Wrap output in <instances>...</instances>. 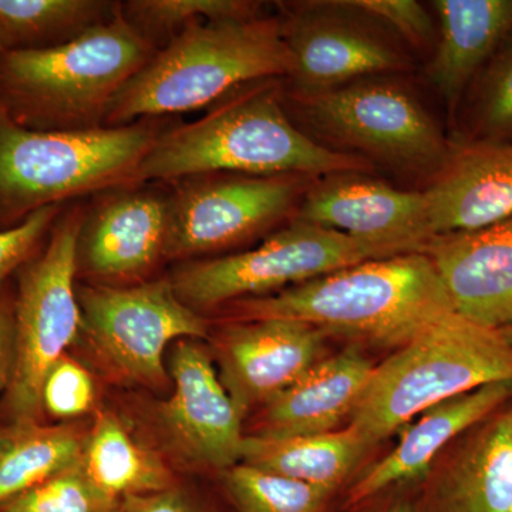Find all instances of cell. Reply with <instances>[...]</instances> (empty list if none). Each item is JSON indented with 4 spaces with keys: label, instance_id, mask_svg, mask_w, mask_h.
<instances>
[{
    "label": "cell",
    "instance_id": "cell-24",
    "mask_svg": "<svg viewBox=\"0 0 512 512\" xmlns=\"http://www.w3.org/2000/svg\"><path fill=\"white\" fill-rule=\"evenodd\" d=\"M80 467L103 493L121 501L177 484L170 468L138 443L116 413L100 412L84 437Z\"/></svg>",
    "mask_w": 512,
    "mask_h": 512
},
{
    "label": "cell",
    "instance_id": "cell-9",
    "mask_svg": "<svg viewBox=\"0 0 512 512\" xmlns=\"http://www.w3.org/2000/svg\"><path fill=\"white\" fill-rule=\"evenodd\" d=\"M84 214H64L50 229L45 251L20 272L15 306L12 373L5 392L10 421H40L43 380L82 333L74 279Z\"/></svg>",
    "mask_w": 512,
    "mask_h": 512
},
{
    "label": "cell",
    "instance_id": "cell-31",
    "mask_svg": "<svg viewBox=\"0 0 512 512\" xmlns=\"http://www.w3.org/2000/svg\"><path fill=\"white\" fill-rule=\"evenodd\" d=\"M40 403L42 412L55 419H77L93 409L96 384L89 370L66 353L47 372Z\"/></svg>",
    "mask_w": 512,
    "mask_h": 512
},
{
    "label": "cell",
    "instance_id": "cell-32",
    "mask_svg": "<svg viewBox=\"0 0 512 512\" xmlns=\"http://www.w3.org/2000/svg\"><path fill=\"white\" fill-rule=\"evenodd\" d=\"M350 3L384 28L394 29L410 45L419 49L436 46L433 16L421 3L414 0H350Z\"/></svg>",
    "mask_w": 512,
    "mask_h": 512
},
{
    "label": "cell",
    "instance_id": "cell-23",
    "mask_svg": "<svg viewBox=\"0 0 512 512\" xmlns=\"http://www.w3.org/2000/svg\"><path fill=\"white\" fill-rule=\"evenodd\" d=\"M372 446L352 427L306 436H245L241 463L342 493Z\"/></svg>",
    "mask_w": 512,
    "mask_h": 512
},
{
    "label": "cell",
    "instance_id": "cell-30",
    "mask_svg": "<svg viewBox=\"0 0 512 512\" xmlns=\"http://www.w3.org/2000/svg\"><path fill=\"white\" fill-rule=\"evenodd\" d=\"M119 503L92 483L79 461L0 505V512H117Z\"/></svg>",
    "mask_w": 512,
    "mask_h": 512
},
{
    "label": "cell",
    "instance_id": "cell-20",
    "mask_svg": "<svg viewBox=\"0 0 512 512\" xmlns=\"http://www.w3.org/2000/svg\"><path fill=\"white\" fill-rule=\"evenodd\" d=\"M511 399L512 382H497L434 404L400 430L399 443L389 454L350 483L342 495L340 511L393 488L419 483L451 441Z\"/></svg>",
    "mask_w": 512,
    "mask_h": 512
},
{
    "label": "cell",
    "instance_id": "cell-1",
    "mask_svg": "<svg viewBox=\"0 0 512 512\" xmlns=\"http://www.w3.org/2000/svg\"><path fill=\"white\" fill-rule=\"evenodd\" d=\"M281 79L244 84L212 104L202 119L160 133L138 168L137 183L210 174L372 173L363 158L333 150L299 130L284 107Z\"/></svg>",
    "mask_w": 512,
    "mask_h": 512
},
{
    "label": "cell",
    "instance_id": "cell-2",
    "mask_svg": "<svg viewBox=\"0 0 512 512\" xmlns=\"http://www.w3.org/2000/svg\"><path fill=\"white\" fill-rule=\"evenodd\" d=\"M457 312L424 252L370 259L291 288L242 299L234 320L293 319L348 336L356 345L399 349Z\"/></svg>",
    "mask_w": 512,
    "mask_h": 512
},
{
    "label": "cell",
    "instance_id": "cell-6",
    "mask_svg": "<svg viewBox=\"0 0 512 512\" xmlns=\"http://www.w3.org/2000/svg\"><path fill=\"white\" fill-rule=\"evenodd\" d=\"M160 131L146 121L90 130L39 131L20 126L0 103V222L109 188L137 184Z\"/></svg>",
    "mask_w": 512,
    "mask_h": 512
},
{
    "label": "cell",
    "instance_id": "cell-26",
    "mask_svg": "<svg viewBox=\"0 0 512 512\" xmlns=\"http://www.w3.org/2000/svg\"><path fill=\"white\" fill-rule=\"evenodd\" d=\"M119 9L104 0H0V43L5 50L64 45Z\"/></svg>",
    "mask_w": 512,
    "mask_h": 512
},
{
    "label": "cell",
    "instance_id": "cell-34",
    "mask_svg": "<svg viewBox=\"0 0 512 512\" xmlns=\"http://www.w3.org/2000/svg\"><path fill=\"white\" fill-rule=\"evenodd\" d=\"M117 512H217L197 494L175 484L160 493L121 500Z\"/></svg>",
    "mask_w": 512,
    "mask_h": 512
},
{
    "label": "cell",
    "instance_id": "cell-28",
    "mask_svg": "<svg viewBox=\"0 0 512 512\" xmlns=\"http://www.w3.org/2000/svg\"><path fill=\"white\" fill-rule=\"evenodd\" d=\"M264 3L251 0H130L120 5L124 19L151 45H167L198 22H237L261 18Z\"/></svg>",
    "mask_w": 512,
    "mask_h": 512
},
{
    "label": "cell",
    "instance_id": "cell-12",
    "mask_svg": "<svg viewBox=\"0 0 512 512\" xmlns=\"http://www.w3.org/2000/svg\"><path fill=\"white\" fill-rule=\"evenodd\" d=\"M279 20L293 59L289 92H322L412 67L380 23L350 0L292 3Z\"/></svg>",
    "mask_w": 512,
    "mask_h": 512
},
{
    "label": "cell",
    "instance_id": "cell-4",
    "mask_svg": "<svg viewBox=\"0 0 512 512\" xmlns=\"http://www.w3.org/2000/svg\"><path fill=\"white\" fill-rule=\"evenodd\" d=\"M292 70L279 18L194 23L123 87L104 127L202 109L244 84L288 79Z\"/></svg>",
    "mask_w": 512,
    "mask_h": 512
},
{
    "label": "cell",
    "instance_id": "cell-11",
    "mask_svg": "<svg viewBox=\"0 0 512 512\" xmlns=\"http://www.w3.org/2000/svg\"><path fill=\"white\" fill-rule=\"evenodd\" d=\"M312 180L242 174L185 178L168 197L164 258H194L244 244L293 217Z\"/></svg>",
    "mask_w": 512,
    "mask_h": 512
},
{
    "label": "cell",
    "instance_id": "cell-21",
    "mask_svg": "<svg viewBox=\"0 0 512 512\" xmlns=\"http://www.w3.org/2000/svg\"><path fill=\"white\" fill-rule=\"evenodd\" d=\"M353 343L316 363L309 372L262 406L258 436L329 433L350 417L375 370V363Z\"/></svg>",
    "mask_w": 512,
    "mask_h": 512
},
{
    "label": "cell",
    "instance_id": "cell-36",
    "mask_svg": "<svg viewBox=\"0 0 512 512\" xmlns=\"http://www.w3.org/2000/svg\"><path fill=\"white\" fill-rule=\"evenodd\" d=\"M343 512H414L413 493H402V491L390 493L389 490Z\"/></svg>",
    "mask_w": 512,
    "mask_h": 512
},
{
    "label": "cell",
    "instance_id": "cell-29",
    "mask_svg": "<svg viewBox=\"0 0 512 512\" xmlns=\"http://www.w3.org/2000/svg\"><path fill=\"white\" fill-rule=\"evenodd\" d=\"M460 110L458 137L512 141V29L471 84Z\"/></svg>",
    "mask_w": 512,
    "mask_h": 512
},
{
    "label": "cell",
    "instance_id": "cell-37",
    "mask_svg": "<svg viewBox=\"0 0 512 512\" xmlns=\"http://www.w3.org/2000/svg\"><path fill=\"white\" fill-rule=\"evenodd\" d=\"M498 332H500L501 336H503V338L512 345V323L511 325L504 326V328L498 329Z\"/></svg>",
    "mask_w": 512,
    "mask_h": 512
},
{
    "label": "cell",
    "instance_id": "cell-33",
    "mask_svg": "<svg viewBox=\"0 0 512 512\" xmlns=\"http://www.w3.org/2000/svg\"><path fill=\"white\" fill-rule=\"evenodd\" d=\"M59 214L60 205H52L32 212L13 227L0 229V286L10 274L30 261V256L55 225Z\"/></svg>",
    "mask_w": 512,
    "mask_h": 512
},
{
    "label": "cell",
    "instance_id": "cell-16",
    "mask_svg": "<svg viewBox=\"0 0 512 512\" xmlns=\"http://www.w3.org/2000/svg\"><path fill=\"white\" fill-rule=\"evenodd\" d=\"M292 218L407 252H423L433 238L423 191L399 190L363 171L315 178Z\"/></svg>",
    "mask_w": 512,
    "mask_h": 512
},
{
    "label": "cell",
    "instance_id": "cell-17",
    "mask_svg": "<svg viewBox=\"0 0 512 512\" xmlns=\"http://www.w3.org/2000/svg\"><path fill=\"white\" fill-rule=\"evenodd\" d=\"M431 237L471 232L512 217V141L451 140L446 163L423 190Z\"/></svg>",
    "mask_w": 512,
    "mask_h": 512
},
{
    "label": "cell",
    "instance_id": "cell-22",
    "mask_svg": "<svg viewBox=\"0 0 512 512\" xmlns=\"http://www.w3.org/2000/svg\"><path fill=\"white\" fill-rule=\"evenodd\" d=\"M437 42L429 79L456 114L485 64L512 29V0H436Z\"/></svg>",
    "mask_w": 512,
    "mask_h": 512
},
{
    "label": "cell",
    "instance_id": "cell-38",
    "mask_svg": "<svg viewBox=\"0 0 512 512\" xmlns=\"http://www.w3.org/2000/svg\"><path fill=\"white\" fill-rule=\"evenodd\" d=\"M3 52H5V49H3L2 43H0V55H2Z\"/></svg>",
    "mask_w": 512,
    "mask_h": 512
},
{
    "label": "cell",
    "instance_id": "cell-25",
    "mask_svg": "<svg viewBox=\"0 0 512 512\" xmlns=\"http://www.w3.org/2000/svg\"><path fill=\"white\" fill-rule=\"evenodd\" d=\"M84 437L73 424L10 421L0 427V505L76 466Z\"/></svg>",
    "mask_w": 512,
    "mask_h": 512
},
{
    "label": "cell",
    "instance_id": "cell-15",
    "mask_svg": "<svg viewBox=\"0 0 512 512\" xmlns=\"http://www.w3.org/2000/svg\"><path fill=\"white\" fill-rule=\"evenodd\" d=\"M413 505L414 512H512V399L444 448Z\"/></svg>",
    "mask_w": 512,
    "mask_h": 512
},
{
    "label": "cell",
    "instance_id": "cell-18",
    "mask_svg": "<svg viewBox=\"0 0 512 512\" xmlns=\"http://www.w3.org/2000/svg\"><path fill=\"white\" fill-rule=\"evenodd\" d=\"M167 201L156 192L117 191L84 214L77 272L111 282L140 278L164 258Z\"/></svg>",
    "mask_w": 512,
    "mask_h": 512
},
{
    "label": "cell",
    "instance_id": "cell-27",
    "mask_svg": "<svg viewBox=\"0 0 512 512\" xmlns=\"http://www.w3.org/2000/svg\"><path fill=\"white\" fill-rule=\"evenodd\" d=\"M234 512H335L339 494L245 463L221 473Z\"/></svg>",
    "mask_w": 512,
    "mask_h": 512
},
{
    "label": "cell",
    "instance_id": "cell-19",
    "mask_svg": "<svg viewBox=\"0 0 512 512\" xmlns=\"http://www.w3.org/2000/svg\"><path fill=\"white\" fill-rule=\"evenodd\" d=\"M456 311L491 329L512 323V217L471 232L437 235L423 248Z\"/></svg>",
    "mask_w": 512,
    "mask_h": 512
},
{
    "label": "cell",
    "instance_id": "cell-8",
    "mask_svg": "<svg viewBox=\"0 0 512 512\" xmlns=\"http://www.w3.org/2000/svg\"><path fill=\"white\" fill-rule=\"evenodd\" d=\"M399 254L409 252L292 218L258 248L188 262L170 281L185 305L202 311L272 295L346 266Z\"/></svg>",
    "mask_w": 512,
    "mask_h": 512
},
{
    "label": "cell",
    "instance_id": "cell-14",
    "mask_svg": "<svg viewBox=\"0 0 512 512\" xmlns=\"http://www.w3.org/2000/svg\"><path fill=\"white\" fill-rule=\"evenodd\" d=\"M328 338L325 330L301 320H234L214 339L221 383L247 414L325 359Z\"/></svg>",
    "mask_w": 512,
    "mask_h": 512
},
{
    "label": "cell",
    "instance_id": "cell-13",
    "mask_svg": "<svg viewBox=\"0 0 512 512\" xmlns=\"http://www.w3.org/2000/svg\"><path fill=\"white\" fill-rule=\"evenodd\" d=\"M168 372L174 392L158 406V421L171 447L195 467L220 474L241 463L245 414L221 383L210 353L195 340H178Z\"/></svg>",
    "mask_w": 512,
    "mask_h": 512
},
{
    "label": "cell",
    "instance_id": "cell-35",
    "mask_svg": "<svg viewBox=\"0 0 512 512\" xmlns=\"http://www.w3.org/2000/svg\"><path fill=\"white\" fill-rule=\"evenodd\" d=\"M15 299L0 298V394L6 392L13 362V333H15Z\"/></svg>",
    "mask_w": 512,
    "mask_h": 512
},
{
    "label": "cell",
    "instance_id": "cell-3",
    "mask_svg": "<svg viewBox=\"0 0 512 512\" xmlns=\"http://www.w3.org/2000/svg\"><path fill=\"white\" fill-rule=\"evenodd\" d=\"M156 52L119 9L114 18L64 45L5 50L0 103L30 130L104 127L114 99Z\"/></svg>",
    "mask_w": 512,
    "mask_h": 512
},
{
    "label": "cell",
    "instance_id": "cell-7",
    "mask_svg": "<svg viewBox=\"0 0 512 512\" xmlns=\"http://www.w3.org/2000/svg\"><path fill=\"white\" fill-rule=\"evenodd\" d=\"M320 144L353 151L373 165L433 178L446 163L451 140L444 136L416 94L384 76L312 93H285Z\"/></svg>",
    "mask_w": 512,
    "mask_h": 512
},
{
    "label": "cell",
    "instance_id": "cell-5",
    "mask_svg": "<svg viewBox=\"0 0 512 512\" xmlns=\"http://www.w3.org/2000/svg\"><path fill=\"white\" fill-rule=\"evenodd\" d=\"M497 382H512L511 343L453 312L375 367L349 427L373 447L434 404Z\"/></svg>",
    "mask_w": 512,
    "mask_h": 512
},
{
    "label": "cell",
    "instance_id": "cell-10",
    "mask_svg": "<svg viewBox=\"0 0 512 512\" xmlns=\"http://www.w3.org/2000/svg\"><path fill=\"white\" fill-rule=\"evenodd\" d=\"M77 301L80 335L110 375L126 383L163 386L168 346L208 336L207 322L181 301L170 279L128 288L77 286Z\"/></svg>",
    "mask_w": 512,
    "mask_h": 512
}]
</instances>
